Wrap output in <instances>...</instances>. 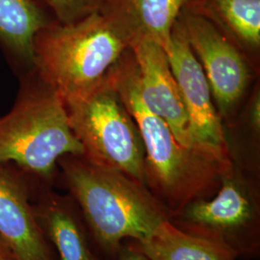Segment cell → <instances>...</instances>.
<instances>
[{
	"label": "cell",
	"instance_id": "6da1fadb",
	"mask_svg": "<svg viewBox=\"0 0 260 260\" xmlns=\"http://www.w3.org/2000/svg\"><path fill=\"white\" fill-rule=\"evenodd\" d=\"M58 166L93 238L107 251L125 238L142 241L168 219L146 185L120 171L83 154L63 156Z\"/></svg>",
	"mask_w": 260,
	"mask_h": 260
},
{
	"label": "cell",
	"instance_id": "7a4b0ae2",
	"mask_svg": "<svg viewBox=\"0 0 260 260\" xmlns=\"http://www.w3.org/2000/svg\"><path fill=\"white\" fill-rule=\"evenodd\" d=\"M10 111L0 116V164H12L47 185L61 158L84 154L65 103L36 71L19 76Z\"/></svg>",
	"mask_w": 260,
	"mask_h": 260
},
{
	"label": "cell",
	"instance_id": "3957f363",
	"mask_svg": "<svg viewBox=\"0 0 260 260\" xmlns=\"http://www.w3.org/2000/svg\"><path fill=\"white\" fill-rule=\"evenodd\" d=\"M109 75L139 129L147 183L154 186L170 205H189L218 176L231 169L230 162L182 146L167 123L144 105L137 90L136 64L130 48Z\"/></svg>",
	"mask_w": 260,
	"mask_h": 260
},
{
	"label": "cell",
	"instance_id": "277c9868",
	"mask_svg": "<svg viewBox=\"0 0 260 260\" xmlns=\"http://www.w3.org/2000/svg\"><path fill=\"white\" fill-rule=\"evenodd\" d=\"M129 41L101 11L71 24L56 21L33 41L34 70L67 103L103 83Z\"/></svg>",
	"mask_w": 260,
	"mask_h": 260
},
{
	"label": "cell",
	"instance_id": "5b68a950",
	"mask_svg": "<svg viewBox=\"0 0 260 260\" xmlns=\"http://www.w3.org/2000/svg\"><path fill=\"white\" fill-rule=\"evenodd\" d=\"M65 106L70 126L83 147L84 156L147 184L139 129L110 75L91 93L67 102Z\"/></svg>",
	"mask_w": 260,
	"mask_h": 260
},
{
	"label": "cell",
	"instance_id": "8992f818",
	"mask_svg": "<svg viewBox=\"0 0 260 260\" xmlns=\"http://www.w3.org/2000/svg\"><path fill=\"white\" fill-rule=\"evenodd\" d=\"M168 60L189 120L195 149L223 162H230L221 118L203 68L186 40L178 19L172 32Z\"/></svg>",
	"mask_w": 260,
	"mask_h": 260
},
{
	"label": "cell",
	"instance_id": "52a82bcc",
	"mask_svg": "<svg viewBox=\"0 0 260 260\" xmlns=\"http://www.w3.org/2000/svg\"><path fill=\"white\" fill-rule=\"evenodd\" d=\"M178 21L202 66L219 111L225 115L239 102L250 80V69L239 49L204 16L184 8Z\"/></svg>",
	"mask_w": 260,
	"mask_h": 260
},
{
	"label": "cell",
	"instance_id": "ba28073f",
	"mask_svg": "<svg viewBox=\"0 0 260 260\" xmlns=\"http://www.w3.org/2000/svg\"><path fill=\"white\" fill-rule=\"evenodd\" d=\"M39 183L19 168L0 164V239L16 260H53L32 205Z\"/></svg>",
	"mask_w": 260,
	"mask_h": 260
},
{
	"label": "cell",
	"instance_id": "9c48e42d",
	"mask_svg": "<svg viewBox=\"0 0 260 260\" xmlns=\"http://www.w3.org/2000/svg\"><path fill=\"white\" fill-rule=\"evenodd\" d=\"M129 48L136 64L137 90L144 105L167 123L182 146L195 149L190 138L185 107L166 51L147 39L133 42Z\"/></svg>",
	"mask_w": 260,
	"mask_h": 260
},
{
	"label": "cell",
	"instance_id": "30bf717a",
	"mask_svg": "<svg viewBox=\"0 0 260 260\" xmlns=\"http://www.w3.org/2000/svg\"><path fill=\"white\" fill-rule=\"evenodd\" d=\"M191 0H103L101 12L133 42L147 39L164 48L171 46L175 23Z\"/></svg>",
	"mask_w": 260,
	"mask_h": 260
},
{
	"label": "cell",
	"instance_id": "8fae6325",
	"mask_svg": "<svg viewBox=\"0 0 260 260\" xmlns=\"http://www.w3.org/2000/svg\"><path fill=\"white\" fill-rule=\"evenodd\" d=\"M32 205L38 224L47 241L55 247L59 260H96L87 240L73 202L47 185L34 189Z\"/></svg>",
	"mask_w": 260,
	"mask_h": 260
},
{
	"label": "cell",
	"instance_id": "7c38bea8",
	"mask_svg": "<svg viewBox=\"0 0 260 260\" xmlns=\"http://www.w3.org/2000/svg\"><path fill=\"white\" fill-rule=\"evenodd\" d=\"M52 22L36 0H0V47L19 77L34 71V38Z\"/></svg>",
	"mask_w": 260,
	"mask_h": 260
},
{
	"label": "cell",
	"instance_id": "4fadbf2b",
	"mask_svg": "<svg viewBox=\"0 0 260 260\" xmlns=\"http://www.w3.org/2000/svg\"><path fill=\"white\" fill-rule=\"evenodd\" d=\"M225 172L222 186L212 200L193 201L186 207V219L200 228L215 232H233L248 225L254 216L250 194L241 181Z\"/></svg>",
	"mask_w": 260,
	"mask_h": 260
},
{
	"label": "cell",
	"instance_id": "5bb4252c",
	"mask_svg": "<svg viewBox=\"0 0 260 260\" xmlns=\"http://www.w3.org/2000/svg\"><path fill=\"white\" fill-rule=\"evenodd\" d=\"M139 244L149 260H234L225 243L185 233L168 219Z\"/></svg>",
	"mask_w": 260,
	"mask_h": 260
},
{
	"label": "cell",
	"instance_id": "9a60e30c",
	"mask_svg": "<svg viewBox=\"0 0 260 260\" xmlns=\"http://www.w3.org/2000/svg\"><path fill=\"white\" fill-rule=\"evenodd\" d=\"M211 20L243 45H260V0H191L186 6Z\"/></svg>",
	"mask_w": 260,
	"mask_h": 260
},
{
	"label": "cell",
	"instance_id": "2e32d148",
	"mask_svg": "<svg viewBox=\"0 0 260 260\" xmlns=\"http://www.w3.org/2000/svg\"><path fill=\"white\" fill-rule=\"evenodd\" d=\"M57 23L71 24L101 10L103 0H36Z\"/></svg>",
	"mask_w": 260,
	"mask_h": 260
},
{
	"label": "cell",
	"instance_id": "e0dca14e",
	"mask_svg": "<svg viewBox=\"0 0 260 260\" xmlns=\"http://www.w3.org/2000/svg\"><path fill=\"white\" fill-rule=\"evenodd\" d=\"M119 260H149L141 250L127 249L121 253Z\"/></svg>",
	"mask_w": 260,
	"mask_h": 260
},
{
	"label": "cell",
	"instance_id": "ac0fdd59",
	"mask_svg": "<svg viewBox=\"0 0 260 260\" xmlns=\"http://www.w3.org/2000/svg\"><path fill=\"white\" fill-rule=\"evenodd\" d=\"M259 96H257V99L255 100V102L252 105V108H251V119H252L251 121L256 128L259 127Z\"/></svg>",
	"mask_w": 260,
	"mask_h": 260
},
{
	"label": "cell",
	"instance_id": "d6986e66",
	"mask_svg": "<svg viewBox=\"0 0 260 260\" xmlns=\"http://www.w3.org/2000/svg\"><path fill=\"white\" fill-rule=\"evenodd\" d=\"M0 260H16L9 247L0 239Z\"/></svg>",
	"mask_w": 260,
	"mask_h": 260
}]
</instances>
